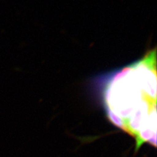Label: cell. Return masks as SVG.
Segmentation results:
<instances>
[{"label": "cell", "mask_w": 157, "mask_h": 157, "mask_svg": "<svg viewBox=\"0 0 157 157\" xmlns=\"http://www.w3.org/2000/svg\"><path fill=\"white\" fill-rule=\"evenodd\" d=\"M107 115L121 121L132 136L156 123V51L98 78Z\"/></svg>", "instance_id": "1"}]
</instances>
